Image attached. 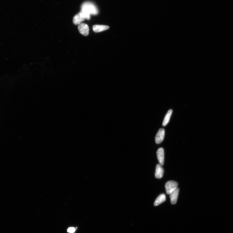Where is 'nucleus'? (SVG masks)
I'll return each mask as SVG.
<instances>
[{
    "label": "nucleus",
    "instance_id": "f257e3e1",
    "mask_svg": "<svg viewBox=\"0 0 233 233\" xmlns=\"http://www.w3.org/2000/svg\"><path fill=\"white\" fill-rule=\"evenodd\" d=\"M81 12L87 20H90V15H97L98 13V9L93 4L90 2H86L83 4L81 7Z\"/></svg>",
    "mask_w": 233,
    "mask_h": 233
},
{
    "label": "nucleus",
    "instance_id": "f03ea898",
    "mask_svg": "<svg viewBox=\"0 0 233 233\" xmlns=\"http://www.w3.org/2000/svg\"><path fill=\"white\" fill-rule=\"evenodd\" d=\"M178 184L176 182L173 181H168L165 185V188L167 194L170 195L177 189Z\"/></svg>",
    "mask_w": 233,
    "mask_h": 233
},
{
    "label": "nucleus",
    "instance_id": "7ed1b4c3",
    "mask_svg": "<svg viewBox=\"0 0 233 233\" xmlns=\"http://www.w3.org/2000/svg\"><path fill=\"white\" fill-rule=\"evenodd\" d=\"M78 29L79 33L81 34L86 36H88L89 33V28L87 24L81 23L78 25Z\"/></svg>",
    "mask_w": 233,
    "mask_h": 233
},
{
    "label": "nucleus",
    "instance_id": "20e7f679",
    "mask_svg": "<svg viewBox=\"0 0 233 233\" xmlns=\"http://www.w3.org/2000/svg\"><path fill=\"white\" fill-rule=\"evenodd\" d=\"M165 135V129L163 128L160 129L155 137V142L156 144H159L163 141Z\"/></svg>",
    "mask_w": 233,
    "mask_h": 233
},
{
    "label": "nucleus",
    "instance_id": "39448f33",
    "mask_svg": "<svg viewBox=\"0 0 233 233\" xmlns=\"http://www.w3.org/2000/svg\"><path fill=\"white\" fill-rule=\"evenodd\" d=\"M86 18L82 12H81L77 14H76L73 18V22L74 24L76 25H79Z\"/></svg>",
    "mask_w": 233,
    "mask_h": 233
},
{
    "label": "nucleus",
    "instance_id": "423d86ee",
    "mask_svg": "<svg viewBox=\"0 0 233 233\" xmlns=\"http://www.w3.org/2000/svg\"><path fill=\"white\" fill-rule=\"evenodd\" d=\"M157 154L158 160L160 164L162 166L164 164V150L162 148H159L156 152Z\"/></svg>",
    "mask_w": 233,
    "mask_h": 233
},
{
    "label": "nucleus",
    "instance_id": "0eeeda50",
    "mask_svg": "<svg viewBox=\"0 0 233 233\" xmlns=\"http://www.w3.org/2000/svg\"><path fill=\"white\" fill-rule=\"evenodd\" d=\"M179 189L177 188L170 194L171 203L173 205L176 203L178 199Z\"/></svg>",
    "mask_w": 233,
    "mask_h": 233
},
{
    "label": "nucleus",
    "instance_id": "6e6552de",
    "mask_svg": "<svg viewBox=\"0 0 233 233\" xmlns=\"http://www.w3.org/2000/svg\"><path fill=\"white\" fill-rule=\"evenodd\" d=\"M164 170L162 165L158 164L156 165L155 174V177L156 178L161 179L163 175Z\"/></svg>",
    "mask_w": 233,
    "mask_h": 233
},
{
    "label": "nucleus",
    "instance_id": "1a4fd4ad",
    "mask_svg": "<svg viewBox=\"0 0 233 233\" xmlns=\"http://www.w3.org/2000/svg\"><path fill=\"white\" fill-rule=\"evenodd\" d=\"M109 27L106 25H95L93 27V29L94 32L98 33L101 32L109 29Z\"/></svg>",
    "mask_w": 233,
    "mask_h": 233
},
{
    "label": "nucleus",
    "instance_id": "9d476101",
    "mask_svg": "<svg viewBox=\"0 0 233 233\" xmlns=\"http://www.w3.org/2000/svg\"><path fill=\"white\" fill-rule=\"evenodd\" d=\"M165 194H161L156 199L154 203V205L155 206H158L165 202Z\"/></svg>",
    "mask_w": 233,
    "mask_h": 233
},
{
    "label": "nucleus",
    "instance_id": "9b49d317",
    "mask_svg": "<svg viewBox=\"0 0 233 233\" xmlns=\"http://www.w3.org/2000/svg\"><path fill=\"white\" fill-rule=\"evenodd\" d=\"M172 112H173V110L171 109L168 111L164 118L163 122L162 123V126H166L169 122H170Z\"/></svg>",
    "mask_w": 233,
    "mask_h": 233
},
{
    "label": "nucleus",
    "instance_id": "f8f14e48",
    "mask_svg": "<svg viewBox=\"0 0 233 233\" xmlns=\"http://www.w3.org/2000/svg\"><path fill=\"white\" fill-rule=\"evenodd\" d=\"M76 231V229L74 227H71L69 228L68 229V232L70 233H74Z\"/></svg>",
    "mask_w": 233,
    "mask_h": 233
}]
</instances>
